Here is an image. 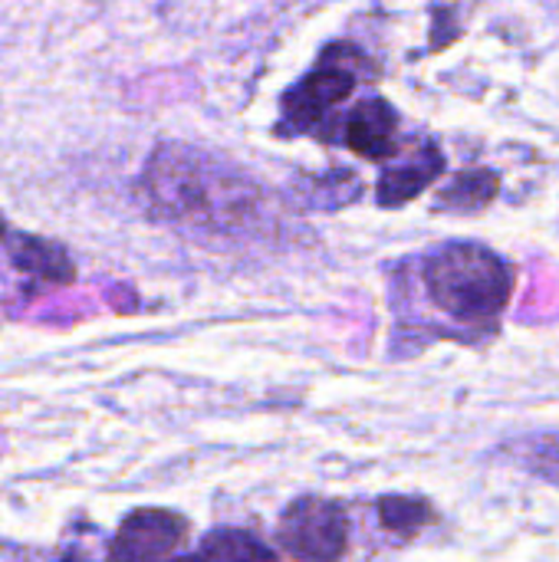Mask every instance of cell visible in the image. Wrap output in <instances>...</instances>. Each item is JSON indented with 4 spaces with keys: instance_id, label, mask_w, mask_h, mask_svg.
Returning <instances> with one entry per match:
<instances>
[{
    "instance_id": "6da1fadb",
    "label": "cell",
    "mask_w": 559,
    "mask_h": 562,
    "mask_svg": "<svg viewBox=\"0 0 559 562\" xmlns=\"http://www.w3.org/2000/svg\"><path fill=\"white\" fill-rule=\"evenodd\" d=\"M142 191L171 224L191 231H237L257 211V184L231 161L191 145H161L145 165Z\"/></svg>"
},
{
    "instance_id": "7a4b0ae2",
    "label": "cell",
    "mask_w": 559,
    "mask_h": 562,
    "mask_svg": "<svg viewBox=\"0 0 559 562\" xmlns=\"http://www.w3.org/2000/svg\"><path fill=\"white\" fill-rule=\"evenodd\" d=\"M432 303L461 323H491L511 300V267L481 244H445L422 270Z\"/></svg>"
},
{
    "instance_id": "3957f363",
    "label": "cell",
    "mask_w": 559,
    "mask_h": 562,
    "mask_svg": "<svg viewBox=\"0 0 559 562\" xmlns=\"http://www.w3.org/2000/svg\"><path fill=\"white\" fill-rule=\"evenodd\" d=\"M359 49L346 46V43H333L326 46V53L320 56L316 69L306 72L293 89H287L283 95V128H290L293 135L313 132L323 125V119L329 115L333 105L346 102L356 89V63H359Z\"/></svg>"
},
{
    "instance_id": "277c9868",
    "label": "cell",
    "mask_w": 559,
    "mask_h": 562,
    "mask_svg": "<svg viewBox=\"0 0 559 562\" xmlns=\"http://www.w3.org/2000/svg\"><path fill=\"white\" fill-rule=\"evenodd\" d=\"M277 543L297 562H339L349 547V517L336 501L300 497L280 514Z\"/></svg>"
},
{
    "instance_id": "5b68a950",
    "label": "cell",
    "mask_w": 559,
    "mask_h": 562,
    "mask_svg": "<svg viewBox=\"0 0 559 562\" xmlns=\"http://www.w3.org/2000/svg\"><path fill=\"white\" fill-rule=\"evenodd\" d=\"M188 537V520L175 510L142 507L128 514L109 547V562H171Z\"/></svg>"
},
{
    "instance_id": "8992f818",
    "label": "cell",
    "mask_w": 559,
    "mask_h": 562,
    "mask_svg": "<svg viewBox=\"0 0 559 562\" xmlns=\"http://www.w3.org/2000/svg\"><path fill=\"white\" fill-rule=\"evenodd\" d=\"M343 142L349 151H356L369 161L395 158L399 155V115H395V109L379 95L356 102L349 109V115L343 119Z\"/></svg>"
},
{
    "instance_id": "52a82bcc",
    "label": "cell",
    "mask_w": 559,
    "mask_h": 562,
    "mask_svg": "<svg viewBox=\"0 0 559 562\" xmlns=\"http://www.w3.org/2000/svg\"><path fill=\"white\" fill-rule=\"evenodd\" d=\"M441 171H445L441 148L435 142H418L415 151H409L405 158L395 155V161L379 175L376 201L382 207H402V204L415 201Z\"/></svg>"
},
{
    "instance_id": "ba28073f",
    "label": "cell",
    "mask_w": 559,
    "mask_h": 562,
    "mask_svg": "<svg viewBox=\"0 0 559 562\" xmlns=\"http://www.w3.org/2000/svg\"><path fill=\"white\" fill-rule=\"evenodd\" d=\"M3 247H7L13 270H20L23 277H30L36 283L69 286L76 280V263L66 254V247L56 240H46L40 234H13L3 240Z\"/></svg>"
},
{
    "instance_id": "9c48e42d",
    "label": "cell",
    "mask_w": 559,
    "mask_h": 562,
    "mask_svg": "<svg viewBox=\"0 0 559 562\" xmlns=\"http://www.w3.org/2000/svg\"><path fill=\"white\" fill-rule=\"evenodd\" d=\"M497 188H501V175H497V171H491V168H471V171L455 175L451 184L441 188L438 207H441V211H465V214H474V211L488 207V204L497 198Z\"/></svg>"
},
{
    "instance_id": "30bf717a",
    "label": "cell",
    "mask_w": 559,
    "mask_h": 562,
    "mask_svg": "<svg viewBox=\"0 0 559 562\" xmlns=\"http://www.w3.org/2000/svg\"><path fill=\"white\" fill-rule=\"evenodd\" d=\"M201 562H280V557L247 530H214L201 540Z\"/></svg>"
},
{
    "instance_id": "8fae6325",
    "label": "cell",
    "mask_w": 559,
    "mask_h": 562,
    "mask_svg": "<svg viewBox=\"0 0 559 562\" xmlns=\"http://www.w3.org/2000/svg\"><path fill=\"white\" fill-rule=\"evenodd\" d=\"M432 507L418 497H382L379 501V520L385 530L402 533V537H415L428 527L432 520Z\"/></svg>"
},
{
    "instance_id": "7c38bea8",
    "label": "cell",
    "mask_w": 559,
    "mask_h": 562,
    "mask_svg": "<svg viewBox=\"0 0 559 562\" xmlns=\"http://www.w3.org/2000/svg\"><path fill=\"white\" fill-rule=\"evenodd\" d=\"M530 464L534 471H540V477L559 484V438H540L530 451Z\"/></svg>"
},
{
    "instance_id": "4fadbf2b",
    "label": "cell",
    "mask_w": 559,
    "mask_h": 562,
    "mask_svg": "<svg viewBox=\"0 0 559 562\" xmlns=\"http://www.w3.org/2000/svg\"><path fill=\"white\" fill-rule=\"evenodd\" d=\"M7 240V221H3V214H0V244Z\"/></svg>"
},
{
    "instance_id": "5bb4252c",
    "label": "cell",
    "mask_w": 559,
    "mask_h": 562,
    "mask_svg": "<svg viewBox=\"0 0 559 562\" xmlns=\"http://www.w3.org/2000/svg\"><path fill=\"white\" fill-rule=\"evenodd\" d=\"M171 562H201V560H198V557H175Z\"/></svg>"
},
{
    "instance_id": "9a60e30c",
    "label": "cell",
    "mask_w": 559,
    "mask_h": 562,
    "mask_svg": "<svg viewBox=\"0 0 559 562\" xmlns=\"http://www.w3.org/2000/svg\"><path fill=\"white\" fill-rule=\"evenodd\" d=\"M63 562H79V560H72V557H69V560H63Z\"/></svg>"
}]
</instances>
